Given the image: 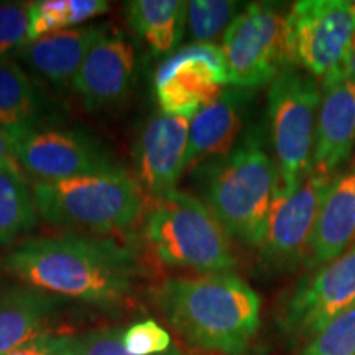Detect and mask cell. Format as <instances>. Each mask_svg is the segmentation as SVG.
Segmentation results:
<instances>
[{
    "instance_id": "3",
    "label": "cell",
    "mask_w": 355,
    "mask_h": 355,
    "mask_svg": "<svg viewBox=\"0 0 355 355\" xmlns=\"http://www.w3.org/2000/svg\"><path fill=\"white\" fill-rule=\"evenodd\" d=\"M278 189L277 162L266 152L263 133L255 127L243 133L227 157L212 163L206 204L230 239L259 250Z\"/></svg>"
},
{
    "instance_id": "4",
    "label": "cell",
    "mask_w": 355,
    "mask_h": 355,
    "mask_svg": "<svg viewBox=\"0 0 355 355\" xmlns=\"http://www.w3.org/2000/svg\"><path fill=\"white\" fill-rule=\"evenodd\" d=\"M146 243L163 265L199 275L229 273L237 265L230 237L206 202L183 191L153 198L145 211Z\"/></svg>"
},
{
    "instance_id": "21",
    "label": "cell",
    "mask_w": 355,
    "mask_h": 355,
    "mask_svg": "<svg viewBox=\"0 0 355 355\" xmlns=\"http://www.w3.org/2000/svg\"><path fill=\"white\" fill-rule=\"evenodd\" d=\"M32 186L19 165H0V247L12 245L37 224Z\"/></svg>"
},
{
    "instance_id": "24",
    "label": "cell",
    "mask_w": 355,
    "mask_h": 355,
    "mask_svg": "<svg viewBox=\"0 0 355 355\" xmlns=\"http://www.w3.org/2000/svg\"><path fill=\"white\" fill-rule=\"evenodd\" d=\"M243 7L230 0H193L188 2L186 24L194 43H212L232 24Z\"/></svg>"
},
{
    "instance_id": "29",
    "label": "cell",
    "mask_w": 355,
    "mask_h": 355,
    "mask_svg": "<svg viewBox=\"0 0 355 355\" xmlns=\"http://www.w3.org/2000/svg\"><path fill=\"white\" fill-rule=\"evenodd\" d=\"M6 355H64L61 336L44 334Z\"/></svg>"
},
{
    "instance_id": "6",
    "label": "cell",
    "mask_w": 355,
    "mask_h": 355,
    "mask_svg": "<svg viewBox=\"0 0 355 355\" xmlns=\"http://www.w3.org/2000/svg\"><path fill=\"white\" fill-rule=\"evenodd\" d=\"M266 105L279 191L290 194L313 173L321 84L304 71L286 68L270 84Z\"/></svg>"
},
{
    "instance_id": "28",
    "label": "cell",
    "mask_w": 355,
    "mask_h": 355,
    "mask_svg": "<svg viewBox=\"0 0 355 355\" xmlns=\"http://www.w3.org/2000/svg\"><path fill=\"white\" fill-rule=\"evenodd\" d=\"M28 44V3L0 2V58Z\"/></svg>"
},
{
    "instance_id": "12",
    "label": "cell",
    "mask_w": 355,
    "mask_h": 355,
    "mask_svg": "<svg viewBox=\"0 0 355 355\" xmlns=\"http://www.w3.org/2000/svg\"><path fill=\"white\" fill-rule=\"evenodd\" d=\"M331 181L332 178L313 171L293 193L278 189L259 248L265 263L279 270L306 263L319 207Z\"/></svg>"
},
{
    "instance_id": "25",
    "label": "cell",
    "mask_w": 355,
    "mask_h": 355,
    "mask_svg": "<svg viewBox=\"0 0 355 355\" xmlns=\"http://www.w3.org/2000/svg\"><path fill=\"white\" fill-rule=\"evenodd\" d=\"M301 355H355V306L337 314L304 343Z\"/></svg>"
},
{
    "instance_id": "5",
    "label": "cell",
    "mask_w": 355,
    "mask_h": 355,
    "mask_svg": "<svg viewBox=\"0 0 355 355\" xmlns=\"http://www.w3.org/2000/svg\"><path fill=\"white\" fill-rule=\"evenodd\" d=\"M38 214L53 225L112 232L145 214V191L122 166L64 181L32 184Z\"/></svg>"
},
{
    "instance_id": "11",
    "label": "cell",
    "mask_w": 355,
    "mask_h": 355,
    "mask_svg": "<svg viewBox=\"0 0 355 355\" xmlns=\"http://www.w3.org/2000/svg\"><path fill=\"white\" fill-rule=\"evenodd\" d=\"M355 306V242L339 259L301 279L283 309L288 336L308 343L337 314Z\"/></svg>"
},
{
    "instance_id": "20",
    "label": "cell",
    "mask_w": 355,
    "mask_h": 355,
    "mask_svg": "<svg viewBox=\"0 0 355 355\" xmlns=\"http://www.w3.org/2000/svg\"><path fill=\"white\" fill-rule=\"evenodd\" d=\"M188 2L180 0H133L127 3L130 28L155 55H168L184 33Z\"/></svg>"
},
{
    "instance_id": "32",
    "label": "cell",
    "mask_w": 355,
    "mask_h": 355,
    "mask_svg": "<svg viewBox=\"0 0 355 355\" xmlns=\"http://www.w3.org/2000/svg\"><path fill=\"white\" fill-rule=\"evenodd\" d=\"M255 355H260V354H255Z\"/></svg>"
},
{
    "instance_id": "2",
    "label": "cell",
    "mask_w": 355,
    "mask_h": 355,
    "mask_svg": "<svg viewBox=\"0 0 355 355\" xmlns=\"http://www.w3.org/2000/svg\"><path fill=\"white\" fill-rule=\"evenodd\" d=\"M153 300L173 329L202 350L242 355L260 327L259 295L232 272L168 278Z\"/></svg>"
},
{
    "instance_id": "8",
    "label": "cell",
    "mask_w": 355,
    "mask_h": 355,
    "mask_svg": "<svg viewBox=\"0 0 355 355\" xmlns=\"http://www.w3.org/2000/svg\"><path fill=\"white\" fill-rule=\"evenodd\" d=\"M285 17L265 2L248 3L235 17L220 44L229 86L247 91L270 86L288 68Z\"/></svg>"
},
{
    "instance_id": "16",
    "label": "cell",
    "mask_w": 355,
    "mask_h": 355,
    "mask_svg": "<svg viewBox=\"0 0 355 355\" xmlns=\"http://www.w3.org/2000/svg\"><path fill=\"white\" fill-rule=\"evenodd\" d=\"M252 99V91L229 86L194 115L189 125L186 170H193L207 159H220L232 152L245 133L243 128Z\"/></svg>"
},
{
    "instance_id": "7",
    "label": "cell",
    "mask_w": 355,
    "mask_h": 355,
    "mask_svg": "<svg viewBox=\"0 0 355 355\" xmlns=\"http://www.w3.org/2000/svg\"><path fill=\"white\" fill-rule=\"evenodd\" d=\"M355 38V0H300L285 17L288 68L322 79L344 64Z\"/></svg>"
},
{
    "instance_id": "23",
    "label": "cell",
    "mask_w": 355,
    "mask_h": 355,
    "mask_svg": "<svg viewBox=\"0 0 355 355\" xmlns=\"http://www.w3.org/2000/svg\"><path fill=\"white\" fill-rule=\"evenodd\" d=\"M109 10L104 0H38L28 2V43L64 32Z\"/></svg>"
},
{
    "instance_id": "26",
    "label": "cell",
    "mask_w": 355,
    "mask_h": 355,
    "mask_svg": "<svg viewBox=\"0 0 355 355\" xmlns=\"http://www.w3.org/2000/svg\"><path fill=\"white\" fill-rule=\"evenodd\" d=\"M122 331L119 327L110 329L86 331L81 334L63 336L64 355H132L122 344ZM162 355H183L180 349L173 347Z\"/></svg>"
},
{
    "instance_id": "10",
    "label": "cell",
    "mask_w": 355,
    "mask_h": 355,
    "mask_svg": "<svg viewBox=\"0 0 355 355\" xmlns=\"http://www.w3.org/2000/svg\"><path fill=\"white\" fill-rule=\"evenodd\" d=\"M159 110L193 119L229 87L224 53L214 43H193L166 56L153 79Z\"/></svg>"
},
{
    "instance_id": "9",
    "label": "cell",
    "mask_w": 355,
    "mask_h": 355,
    "mask_svg": "<svg viewBox=\"0 0 355 355\" xmlns=\"http://www.w3.org/2000/svg\"><path fill=\"white\" fill-rule=\"evenodd\" d=\"M7 139L15 162L35 183L64 181L119 166L96 140L73 128L38 122L7 133Z\"/></svg>"
},
{
    "instance_id": "22",
    "label": "cell",
    "mask_w": 355,
    "mask_h": 355,
    "mask_svg": "<svg viewBox=\"0 0 355 355\" xmlns=\"http://www.w3.org/2000/svg\"><path fill=\"white\" fill-rule=\"evenodd\" d=\"M40 99L30 78L10 56L0 58V128L10 133L38 123Z\"/></svg>"
},
{
    "instance_id": "19",
    "label": "cell",
    "mask_w": 355,
    "mask_h": 355,
    "mask_svg": "<svg viewBox=\"0 0 355 355\" xmlns=\"http://www.w3.org/2000/svg\"><path fill=\"white\" fill-rule=\"evenodd\" d=\"M109 30L107 25H87L48 35L26 44L24 58L51 83L73 81L89 51Z\"/></svg>"
},
{
    "instance_id": "30",
    "label": "cell",
    "mask_w": 355,
    "mask_h": 355,
    "mask_svg": "<svg viewBox=\"0 0 355 355\" xmlns=\"http://www.w3.org/2000/svg\"><path fill=\"white\" fill-rule=\"evenodd\" d=\"M0 165H19L13 158L10 144L2 128H0Z\"/></svg>"
},
{
    "instance_id": "15",
    "label": "cell",
    "mask_w": 355,
    "mask_h": 355,
    "mask_svg": "<svg viewBox=\"0 0 355 355\" xmlns=\"http://www.w3.org/2000/svg\"><path fill=\"white\" fill-rule=\"evenodd\" d=\"M135 79V50L121 32L109 30L94 44L73 78L84 107L99 110L121 102Z\"/></svg>"
},
{
    "instance_id": "13",
    "label": "cell",
    "mask_w": 355,
    "mask_h": 355,
    "mask_svg": "<svg viewBox=\"0 0 355 355\" xmlns=\"http://www.w3.org/2000/svg\"><path fill=\"white\" fill-rule=\"evenodd\" d=\"M191 121L193 119L158 110L141 128L133 159L137 181L150 196H165L176 189L186 170Z\"/></svg>"
},
{
    "instance_id": "18",
    "label": "cell",
    "mask_w": 355,
    "mask_h": 355,
    "mask_svg": "<svg viewBox=\"0 0 355 355\" xmlns=\"http://www.w3.org/2000/svg\"><path fill=\"white\" fill-rule=\"evenodd\" d=\"M61 298L25 283H0V355L51 334Z\"/></svg>"
},
{
    "instance_id": "17",
    "label": "cell",
    "mask_w": 355,
    "mask_h": 355,
    "mask_svg": "<svg viewBox=\"0 0 355 355\" xmlns=\"http://www.w3.org/2000/svg\"><path fill=\"white\" fill-rule=\"evenodd\" d=\"M355 242V168L332 178L319 207L306 266L319 270Z\"/></svg>"
},
{
    "instance_id": "27",
    "label": "cell",
    "mask_w": 355,
    "mask_h": 355,
    "mask_svg": "<svg viewBox=\"0 0 355 355\" xmlns=\"http://www.w3.org/2000/svg\"><path fill=\"white\" fill-rule=\"evenodd\" d=\"M122 344L132 355H162L175 347L171 336L155 319H141L122 331Z\"/></svg>"
},
{
    "instance_id": "1",
    "label": "cell",
    "mask_w": 355,
    "mask_h": 355,
    "mask_svg": "<svg viewBox=\"0 0 355 355\" xmlns=\"http://www.w3.org/2000/svg\"><path fill=\"white\" fill-rule=\"evenodd\" d=\"M0 265L25 285L107 311L133 298L141 273L125 245L86 235L28 239L8 250Z\"/></svg>"
},
{
    "instance_id": "31",
    "label": "cell",
    "mask_w": 355,
    "mask_h": 355,
    "mask_svg": "<svg viewBox=\"0 0 355 355\" xmlns=\"http://www.w3.org/2000/svg\"><path fill=\"white\" fill-rule=\"evenodd\" d=\"M343 68H344V73L347 74V78L350 79V81L355 83V38L352 42V46H350V50L347 53V56H345Z\"/></svg>"
},
{
    "instance_id": "14",
    "label": "cell",
    "mask_w": 355,
    "mask_h": 355,
    "mask_svg": "<svg viewBox=\"0 0 355 355\" xmlns=\"http://www.w3.org/2000/svg\"><path fill=\"white\" fill-rule=\"evenodd\" d=\"M313 171L334 178L349 162L355 146V83L344 68H337L321 81Z\"/></svg>"
}]
</instances>
